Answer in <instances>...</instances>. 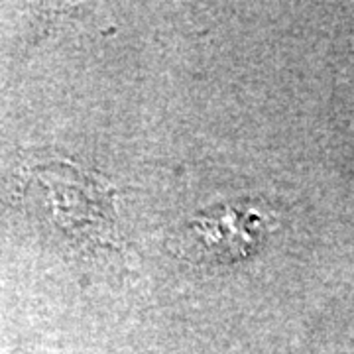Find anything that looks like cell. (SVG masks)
Here are the masks:
<instances>
[{"mask_svg": "<svg viewBox=\"0 0 354 354\" xmlns=\"http://www.w3.org/2000/svg\"><path fill=\"white\" fill-rule=\"evenodd\" d=\"M24 205L81 248L113 246L116 241L114 187L95 171L67 160H41L22 167Z\"/></svg>", "mask_w": 354, "mask_h": 354, "instance_id": "cell-1", "label": "cell"}, {"mask_svg": "<svg viewBox=\"0 0 354 354\" xmlns=\"http://www.w3.org/2000/svg\"><path fill=\"white\" fill-rule=\"evenodd\" d=\"M268 234V218L256 209L218 205L201 211L183 232V248L205 262L228 264L250 258Z\"/></svg>", "mask_w": 354, "mask_h": 354, "instance_id": "cell-2", "label": "cell"}]
</instances>
